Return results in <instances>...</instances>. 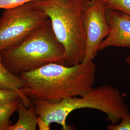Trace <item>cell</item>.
Masks as SVG:
<instances>
[{
  "label": "cell",
  "mask_w": 130,
  "mask_h": 130,
  "mask_svg": "<svg viewBox=\"0 0 130 130\" xmlns=\"http://www.w3.org/2000/svg\"><path fill=\"white\" fill-rule=\"evenodd\" d=\"M25 84L19 75L14 74L4 65L0 52V89L19 90Z\"/></svg>",
  "instance_id": "9c48e42d"
},
{
  "label": "cell",
  "mask_w": 130,
  "mask_h": 130,
  "mask_svg": "<svg viewBox=\"0 0 130 130\" xmlns=\"http://www.w3.org/2000/svg\"><path fill=\"white\" fill-rule=\"evenodd\" d=\"M107 9L100 0L84 1L82 22L86 47L83 63L93 60L98 55L100 44L109 33Z\"/></svg>",
  "instance_id": "8992f818"
},
{
  "label": "cell",
  "mask_w": 130,
  "mask_h": 130,
  "mask_svg": "<svg viewBox=\"0 0 130 130\" xmlns=\"http://www.w3.org/2000/svg\"><path fill=\"white\" fill-rule=\"evenodd\" d=\"M1 53L5 66L17 75L51 63L65 65V49L56 37L49 19L18 45Z\"/></svg>",
  "instance_id": "3957f363"
},
{
  "label": "cell",
  "mask_w": 130,
  "mask_h": 130,
  "mask_svg": "<svg viewBox=\"0 0 130 130\" xmlns=\"http://www.w3.org/2000/svg\"><path fill=\"white\" fill-rule=\"evenodd\" d=\"M38 126H39L40 130H50V125L47 124L45 122L42 121L39 118H38Z\"/></svg>",
  "instance_id": "9a60e30c"
},
{
  "label": "cell",
  "mask_w": 130,
  "mask_h": 130,
  "mask_svg": "<svg viewBox=\"0 0 130 130\" xmlns=\"http://www.w3.org/2000/svg\"><path fill=\"white\" fill-rule=\"evenodd\" d=\"M48 19L33 2L5 10L0 18V52L18 45Z\"/></svg>",
  "instance_id": "5b68a950"
},
{
  "label": "cell",
  "mask_w": 130,
  "mask_h": 130,
  "mask_svg": "<svg viewBox=\"0 0 130 130\" xmlns=\"http://www.w3.org/2000/svg\"><path fill=\"white\" fill-rule=\"evenodd\" d=\"M107 130H130V114L122 118L117 124H109L107 126Z\"/></svg>",
  "instance_id": "4fadbf2b"
},
{
  "label": "cell",
  "mask_w": 130,
  "mask_h": 130,
  "mask_svg": "<svg viewBox=\"0 0 130 130\" xmlns=\"http://www.w3.org/2000/svg\"><path fill=\"white\" fill-rule=\"evenodd\" d=\"M32 102L38 117L47 124L56 123L62 130H72L67 123L68 117L74 110L90 108L105 113L107 119L117 124L123 117L130 114V110L121 92L108 84L93 88L82 96L65 99L60 102L34 100Z\"/></svg>",
  "instance_id": "7a4b0ae2"
},
{
  "label": "cell",
  "mask_w": 130,
  "mask_h": 130,
  "mask_svg": "<svg viewBox=\"0 0 130 130\" xmlns=\"http://www.w3.org/2000/svg\"><path fill=\"white\" fill-rule=\"evenodd\" d=\"M107 9L123 12L130 15V0H100Z\"/></svg>",
  "instance_id": "7c38bea8"
},
{
  "label": "cell",
  "mask_w": 130,
  "mask_h": 130,
  "mask_svg": "<svg viewBox=\"0 0 130 130\" xmlns=\"http://www.w3.org/2000/svg\"><path fill=\"white\" fill-rule=\"evenodd\" d=\"M96 71L93 60L71 66L49 64L19 75L25 84L19 91L31 100L60 102L84 96L94 88Z\"/></svg>",
  "instance_id": "6da1fadb"
},
{
  "label": "cell",
  "mask_w": 130,
  "mask_h": 130,
  "mask_svg": "<svg viewBox=\"0 0 130 130\" xmlns=\"http://www.w3.org/2000/svg\"><path fill=\"white\" fill-rule=\"evenodd\" d=\"M106 15L110 31L100 44L98 52L110 47L130 49V14L117 10L107 9Z\"/></svg>",
  "instance_id": "52a82bcc"
},
{
  "label": "cell",
  "mask_w": 130,
  "mask_h": 130,
  "mask_svg": "<svg viewBox=\"0 0 130 130\" xmlns=\"http://www.w3.org/2000/svg\"><path fill=\"white\" fill-rule=\"evenodd\" d=\"M17 111L19 114L18 121L10 126L8 130H36L39 117L33 104L27 107L21 99Z\"/></svg>",
  "instance_id": "ba28073f"
},
{
  "label": "cell",
  "mask_w": 130,
  "mask_h": 130,
  "mask_svg": "<svg viewBox=\"0 0 130 130\" xmlns=\"http://www.w3.org/2000/svg\"><path fill=\"white\" fill-rule=\"evenodd\" d=\"M84 1H88V0H84Z\"/></svg>",
  "instance_id": "e0dca14e"
},
{
  "label": "cell",
  "mask_w": 130,
  "mask_h": 130,
  "mask_svg": "<svg viewBox=\"0 0 130 130\" xmlns=\"http://www.w3.org/2000/svg\"><path fill=\"white\" fill-rule=\"evenodd\" d=\"M34 1L36 0H0V9H9Z\"/></svg>",
  "instance_id": "5bb4252c"
},
{
  "label": "cell",
  "mask_w": 130,
  "mask_h": 130,
  "mask_svg": "<svg viewBox=\"0 0 130 130\" xmlns=\"http://www.w3.org/2000/svg\"><path fill=\"white\" fill-rule=\"evenodd\" d=\"M125 63L130 68V54L127 56V57L126 58Z\"/></svg>",
  "instance_id": "2e32d148"
},
{
  "label": "cell",
  "mask_w": 130,
  "mask_h": 130,
  "mask_svg": "<svg viewBox=\"0 0 130 130\" xmlns=\"http://www.w3.org/2000/svg\"><path fill=\"white\" fill-rule=\"evenodd\" d=\"M32 2L50 19L56 36L65 49V65L82 63L86 47L82 22L84 0Z\"/></svg>",
  "instance_id": "277c9868"
},
{
  "label": "cell",
  "mask_w": 130,
  "mask_h": 130,
  "mask_svg": "<svg viewBox=\"0 0 130 130\" xmlns=\"http://www.w3.org/2000/svg\"><path fill=\"white\" fill-rule=\"evenodd\" d=\"M21 99L0 106V130H8L12 125L10 118L14 112L17 111Z\"/></svg>",
  "instance_id": "30bf717a"
},
{
  "label": "cell",
  "mask_w": 130,
  "mask_h": 130,
  "mask_svg": "<svg viewBox=\"0 0 130 130\" xmlns=\"http://www.w3.org/2000/svg\"><path fill=\"white\" fill-rule=\"evenodd\" d=\"M19 99H21L27 107L32 104L31 100L22 94L19 90L0 89V106L9 104Z\"/></svg>",
  "instance_id": "8fae6325"
}]
</instances>
